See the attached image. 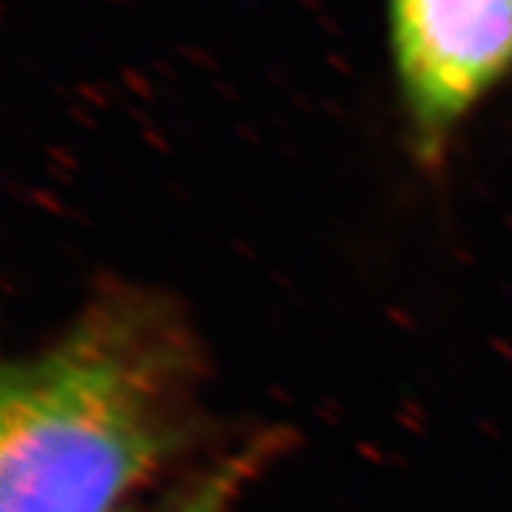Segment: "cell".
Returning <instances> with one entry per match:
<instances>
[{
	"mask_svg": "<svg viewBox=\"0 0 512 512\" xmlns=\"http://www.w3.org/2000/svg\"><path fill=\"white\" fill-rule=\"evenodd\" d=\"M194 345L154 296L97 299L55 345L9 365L0 512H111L183 436Z\"/></svg>",
	"mask_w": 512,
	"mask_h": 512,
	"instance_id": "cell-1",
	"label": "cell"
},
{
	"mask_svg": "<svg viewBox=\"0 0 512 512\" xmlns=\"http://www.w3.org/2000/svg\"><path fill=\"white\" fill-rule=\"evenodd\" d=\"M404 109L424 157L512 72V0H387Z\"/></svg>",
	"mask_w": 512,
	"mask_h": 512,
	"instance_id": "cell-2",
	"label": "cell"
},
{
	"mask_svg": "<svg viewBox=\"0 0 512 512\" xmlns=\"http://www.w3.org/2000/svg\"><path fill=\"white\" fill-rule=\"evenodd\" d=\"M256 458H259V450L248 447L228 461H222L220 467L202 476L194 487H188L177 498L165 501L163 507L148 512H231L242 484L254 476Z\"/></svg>",
	"mask_w": 512,
	"mask_h": 512,
	"instance_id": "cell-3",
	"label": "cell"
}]
</instances>
